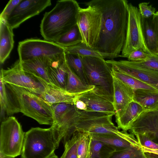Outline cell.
Returning a JSON list of instances; mask_svg holds the SVG:
<instances>
[{"mask_svg":"<svg viewBox=\"0 0 158 158\" xmlns=\"http://www.w3.org/2000/svg\"><path fill=\"white\" fill-rule=\"evenodd\" d=\"M8 99L6 114L21 112L40 124L52 125L53 111L50 106L39 95L23 88L5 84Z\"/></svg>","mask_w":158,"mask_h":158,"instance_id":"2","label":"cell"},{"mask_svg":"<svg viewBox=\"0 0 158 158\" xmlns=\"http://www.w3.org/2000/svg\"><path fill=\"white\" fill-rule=\"evenodd\" d=\"M60 142L52 127H32L25 132L21 158H48Z\"/></svg>","mask_w":158,"mask_h":158,"instance_id":"6","label":"cell"},{"mask_svg":"<svg viewBox=\"0 0 158 158\" xmlns=\"http://www.w3.org/2000/svg\"><path fill=\"white\" fill-rule=\"evenodd\" d=\"M141 146L152 149H158V144L155 143L148 137L142 135H135Z\"/></svg>","mask_w":158,"mask_h":158,"instance_id":"40","label":"cell"},{"mask_svg":"<svg viewBox=\"0 0 158 158\" xmlns=\"http://www.w3.org/2000/svg\"><path fill=\"white\" fill-rule=\"evenodd\" d=\"M48 72L53 84L57 89L66 91L68 73L65 56L61 59L52 61Z\"/></svg>","mask_w":158,"mask_h":158,"instance_id":"21","label":"cell"},{"mask_svg":"<svg viewBox=\"0 0 158 158\" xmlns=\"http://www.w3.org/2000/svg\"><path fill=\"white\" fill-rule=\"evenodd\" d=\"M52 61L46 57L41 56L21 62L26 72L40 81H43L52 87L57 89L50 81L48 74V68Z\"/></svg>","mask_w":158,"mask_h":158,"instance_id":"16","label":"cell"},{"mask_svg":"<svg viewBox=\"0 0 158 158\" xmlns=\"http://www.w3.org/2000/svg\"><path fill=\"white\" fill-rule=\"evenodd\" d=\"M155 15L156 16V18H157V27H158V11L155 13Z\"/></svg>","mask_w":158,"mask_h":158,"instance_id":"46","label":"cell"},{"mask_svg":"<svg viewBox=\"0 0 158 158\" xmlns=\"http://www.w3.org/2000/svg\"><path fill=\"white\" fill-rule=\"evenodd\" d=\"M152 55L148 54L141 49H139L132 52L127 57L128 60L133 62L145 60Z\"/></svg>","mask_w":158,"mask_h":158,"instance_id":"38","label":"cell"},{"mask_svg":"<svg viewBox=\"0 0 158 158\" xmlns=\"http://www.w3.org/2000/svg\"><path fill=\"white\" fill-rule=\"evenodd\" d=\"M143 108L134 101L128 105L122 115L116 119L118 129L127 131L133 121L144 111Z\"/></svg>","mask_w":158,"mask_h":158,"instance_id":"24","label":"cell"},{"mask_svg":"<svg viewBox=\"0 0 158 158\" xmlns=\"http://www.w3.org/2000/svg\"><path fill=\"white\" fill-rule=\"evenodd\" d=\"M50 0H22L7 17L6 21L13 29L39 15L51 5Z\"/></svg>","mask_w":158,"mask_h":158,"instance_id":"13","label":"cell"},{"mask_svg":"<svg viewBox=\"0 0 158 158\" xmlns=\"http://www.w3.org/2000/svg\"><path fill=\"white\" fill-rule=\"evenodd\" d=\"M147 158H158V156L150 153H145Z\"/></svg>","mask_w":158,"mask_h":158,"instance_id":"43","label":"cell"},{"mask_svg":"<svg viewBox=\"0 0 158 158\" xmlns=\"http://www.w3.org/2000/svg\"><path fill=\"white\" fill-rule=\"evenodd\" d=\"M111 69L112 75L114 77L129 86L134 90L138 89L157 90L134 77L120 72L112 68Z\"/></svg>","mask_w":158,"mask_h":158,"instance_id":"29","label":"cell"},{"mask_svg":"<svg viewBox=\"0 0 158 158\" xmlns=\"http://www.w3.org/2000/svg\"><path fill=\"white\" fill-rule=\"evenodd\" d=\"M0 158H15V157L0 154Z\"/></svg>","mask_w":158,"mask_h":158,"instance_id":"44","label":"cell"},{"mask_svg":"<svg viewBox=\"0 0 158 158\" xmlns=\"http://www.w3.org/2000/svg\"><path fill=\"white\" fill-rule=\"evenodd\" d=\"M45 89L39 95L43 100L50 106L64 103L74 104L76 96L66 91L52 87L43 81Z\"/></svg>","mask_w":158,"mask_h":158,"instance_id":"20","label":"cell"},{"mask_svg":"<svg viewBox=\"0 0 158 158\" xmlns=\"http://www.w3.org/2000/svg\"><path fill=\"white\" fill-rule=\"evenodd\" d=\"M91 150L92 158H109L116 151L109 145L92 138Z\"/></svg>","mask_w":158,"mask_h":158,"instance_id":"31","label":"cell"},{"mask_svg":"<svg viewBox=\"0 0 158 158\" xmlns=\"http://www.w3.org/2000/svg\"><path fill=\"white\" fill-rule=\"evenodd\" d=\"M66 64L68 73L66 87V92L77 96L94 89V86L84 83L72 70L66 62Z\"/></svg>","mask_w":158,"mask_h":158,"instance_id":"26","label":"cell"},{"mask_svg":"<svg viewBox=\"0 0 158 158\" xmlns=\"http://www.w3.org/2000/svg\"><path fill=\"white\" fill-rule=\"evenodd\" d=\"M3 82L25 89L38 95L44 91L45 86L38 80L26 72L18 60L10 67L0 70Z\"/></svg>","mask_w":158,"mask_h":158,"instance_id":"12","label":"cell"},{"mask_svg":"<svg viewBox=\"0 0 158 158\" xmlns=\"http://www.w3.org/2000/svg\"><path fill=\"white\" fill-rule=\"evenodd\" d=\"M87 6L85 8H79L77 24L81 33L82 42L94 50L99 39L102 14L95 7Z\"/></svg>","mask_w":158,"mask_h":158,"instance_id":"9","label":"cell"},{"mask_svg":"<svg viewBox=\"0 0 158 158\" xmlns=\"http://www.w3.org/2000/svg\"><path fill=\"white\" fill-rule=\"evenodd\" d=\"M64 48L65 53L78 55L81 57L94 56L104 58L98 51L90 48L82 42L74 46Z\"/></svg>","mask_w":158,"mask_h":158,"instance_id":"32","label":"cell"},{"mask_svg":"<svg viewBox=\"0 0 158 158\" xmlns=\"http://www.w3.org/2000/svg\"><path fill=\"white\" fill-rule=\"evenodd\" d=\"M0 62L3 64L9 57L14 45L13 29L5 20L0 19Z\"/></svg>","mask_w":158,"mask_h":158,"instance_id":"22","label":"cell"},{"mask_svg":"<svg viewBox=\"0 0 158 158\" xmlns=\"http://www.w3.org/2000/svg\"><path fill=\"white\" fill-rule=\"evenodd\" d=\"M82 41L81 33L76 24L68 31L60 36L55 42L65 48L74 46Z\"/></svg>","mask_w":158,"mask_h":158,"instance_id":"27","label":"cell"},{"mask_svg":"<svg viewBox=\"0 0 158 158\" xmlns=\"http://www.w3.org/2000/svg\"><path fill=\"white\" fill-rule=\"evenodd\" d=\"M22 0H10L8 2L0 15V19L6 21L15 7Z\"/></svg>","mask_w":158,"mask_h":158,"instance_id":"39","label":"cell"},{"mask_svg":"<svg viewBox=\"0 0 158 158\" xmlns=\"http://www.w3.org/2000/svg\"><path fill=\"white\" fill-rule=\"evenodd\" d=\"M74 104L76 108L79 110L86 111L87 107L86 104L82 101L77 98L75 100Z\"/></svg>","mask_w":158,"mask_h":158,"instance_id":"41","label":"cell"},{"mask_svg":"<svg viewBox=\"0 0 158 158\" xmlns=\"http://www.w3.org/2000/svg\"><path fill=\"white\" fill-rule=\"evenodd\" d=\"M77 132L64 145V151L60 158H77Z\"/></svg>","mask_w":158,"mask_h":158,"instance_id":"34","label":"cell"},{"mask_svg":"<svg viewBox=\"0 0 158 158\" xmlns=\"http://www.w3.org/2000/svg\"><path fill=\"white\" fill-rule=\"evenodd\" d=\"M48 158H59L57 156L55 153H54L53 154H52Z\"/></svg>","mask_w":158,"mask_h":158,"instance_id":"45","label":"cell"},{"mask_svg":"<svg viewBox=\"0 0 158 158\" xmlns=\"http://www.w3.org/2000/svg\"><path fill=\"white\" fill-rule=\"evenodd\" d=\"M133 100L140 104L145 110H158V90H135Z\"/></svg>","mask_w":158,"mask_h":158,"instance_id":"25","label":"cell"},{"mask_svg":"<svg viewBox=\"0 0 158 158\" xmlns=\"http://www.w3.org/2000/svg\"><path fill=\"white\" fill-rule=\"evenodd\" d=\"M143 34L146 47L152 55L158 54V29L155 15L146 19L141 17Z\"/></svg>","mask_w":158,"mask_h":158,"instance_id":"19","label":"cell"},{"mask_svg":"<svg viewBox=\"0 0 158 158\" xmlns=\"http://www.w3.org/2000/svg\"><path fill=\"white\" fill-rule=\"evenodd\" d=\"M109 158H147L141 147H132L115 151Z\"/></svg>","mask_w":158,"mask_h":158,"instance_id":"33","label":"cell"},{"mask_svg":"<svg viewBox=\"0 0 158 158\" xmlns=\"http://www.w3.org/2000/svg\"><path fill=\"white\" fill-rule=\"evenodd\" d=\"M25 132L16 118L10 116L2 121L0 154L15 157L22 153Z\"/></svg>","mask_w":158,"mask_h":158,"instance_id":"8","label":"cell"},{"mask_svg":"<svg viewBox=\"0 0 158 158\" xmlns=\"http://www.w3.org/2000/svg\"><path fill=\"white\" fill-rule=\"evenodd\" d=\"M53 123L51 125L60 142L64 145L75 132L74 125L77 109L74 104L62 103L52 105Z\"/></svg>","mask_w":158,"mask_h":158,"instance_id":"11","label":"cell"},{"mask_svg":"<svg viewBox=\"0 0 158 158\" xmlns=\"http://www.w3.org/2000/svg\"><path fill=\"white\" fill-rule=\"evenodd\" d=\"M18 52L21 62L41 56L55 61L65 56L63 47L55 42L38 39H28L19 42Z\"/></svg>","mask_w":158,"mask_h":158,"instance_id":"7","label":"cell"},{"mask_svg":"<svg viewBox=\"0 0 158 158\" xmlns=\"http://www.w3.org/2000/svg\"><path fill=\"white\" fill-rule=\"evenodd\" d=\"M132 62L138 66L158 71V54L152 55L145 60Z\"/></svg>","mask_w":158,"mask_h":158,"instance_id":"36","label":"cell"},{"mask_svg":"<svg viewBox=\"0 0 158 158\" xmlns=\"http://www.w3.org/2000/svg\"><path fill=\"white\" fill-rule=\"evenodd\" d=\"M0 103L1 106V120L5 119L4 116L8 105V99L5 83L3 81L2 75L0 74Z\"/></svg>","mask_w":158,"mask_h":158,"instance_id":"35","label":"cell"},{"mask_svg":"<svg viewBox=\"0 0 158 158\" xmlns=\"http://www.w3.org/2000/svg\"><path fill=\"white\" fill-rule=\"evenodd\" d=\"M141 148L145 153L152 154L158 156V149H152L141 146Z\"/></svg>","mask_w":158,"mask_h":158,"instance_id":"42","label":"cell"},{"mask_svg":"<svg viewBox=\"0 0 158 158\" xmlns=\"http://www.w3.org/2000/svg\"><path fill=\"white\" fill-rule=\"evenodd\" d=\"M97 8L102 14L99 40L94 50L105 58L120 56L125 43L128 16L126 0H92L85 2Z\"/></svg>","mask_w":158,"mask_h":158,"instance_id":"1","label":"cell"},{"mask_svg":"<svg viewBox=\"0 0 158 158\" xmlns=\"http://www.w3.org/2000/svg\"><path fill=\"white\" fill-rule=\"evenodd\" d=\"M113 89V104L116 119L122 115L128 104L134 101V90L114 77Z\"/></svg>","mask_w":158,"mask_h":158,"instance_id":"17","label":"cell"},{"mask_svg":"<svg viewBox=\"0 0 158 158\" xmlns=\"http://www.w3.org/2000/svg\"><path fill=\"white\" fill-rule=\"evenodd\" d=\"M110 67L154 87L158 90V71L138 66L128 60H106Z\"/></svg>","mask_w":158,"mask_h":158,"instance_id":"14","label":"cell"},{"mask_svg":"<svg viewBox=\"0 0 158 158\" xmlns=\"http://www.w3.org/2000/svg\"><path fill=\"white\" fill-rule=\"evenodd\" d=\"M80 7L74 0L56 2L50 11L44 14L40 25V31L44 40L55 42L62 35L77 24Z\"/></svg>","mask_w":158,"mask_h":158,"instance_id":"3","label":"cell"},{"mask_svg":"<svg viewBox=\"0 0 158 158\" xmlns=\"http://www.w3.org/2000/svg\"><path fill=\"white\" fill-rule=\"evenodd\" d=\"M65 58L67 64L72 70L82 81L88 85L84 71L82 57L65 52Z\"/></svg>","mask_w":158,"mask_h":158,"instance_id":"30","label":"cell"},{"mask_svg":"<svg viewBox=\"0 0 158 158\" xmlns=\"http://www.w3.org/2000/svg\"><path fill=\"white\" fill-rule=\"evenodd\" d=\"M149 2H143L139 4V10L141 17L146 19L152 17L155 13L156 9Z\"/></svg>","mask_w":158,"mask_h":158,"instance_id":"37","label":"cell"},{"mask_svg":"<svg viewBox=\"0 0 158 158\" xmlns=\"http://www.w3.org/2000/svg\"><path fill=\"white\" fill-rule=\"evenodd\" d=\"M86 105L87 110L107 113H115L113 103L94 93L89 91L76 96Z\"/></svg>","mask_w":158,"mask_h":158,"instance_id":"18","label":"cell"},{"mask_svg":"<svg viewBox=\"0 0 158 158\" xmlns=\"http://www.w3.org/2000/svg\"><path fill=\"white\" fill-rule=\"evenodd\" d=\"M128 131L134 135L145 136L158 144V110H144L133 122Z\"/></svg>","mask_w":158,"mask_h":158,"instance_id":"15","label":"cell"},{"mask_svg":"<svg viewBox=\"0 0 158 158\" xmlns=\"http://www.w3.org/2000/svg\"><path fill=\"white\" fill-rule=\"evenodd\" d=\"M92 139L106 144L116 151L132 147H141L137 139H130L114 135L89 134Z\"/></svg>","mask_w":158,"mask_h":158,"instance_id":"23","label":"cell"},{"mask_svg":"<svg viewBox=\"0 0 158 158\" xmlns=\"http://www.w3.org/2000/svg\"><path fill=\"white\" fill-rule=\"evenodd\" d=\"M77 136V158H92L91 150L92 138L89 133L76 131Z\"/></svg>","mask_w":158,"mask_h":158,"instance_id":"28","label":"cell"},{"mask_svg":"<svg viewBox=\"0 0 158 158\" xmlns=\"http://www.w3.org/2000/svg\"><path fill=\"white\" fill-rule=\"evenodd\" d=\"M115 115L114 113L77 110L74 122L75 131L114 135L130 139H135L133 134L119 130L112 121V117Z\"/></svg>","mask_w":158,"mask_h":158,"instance_id":"4","label":"cell"},{"mask_svg":"<svg viewBox=\"0 0 158 158\" xmlns=\"http://www.w3.org/2000/svg\"><path fill=\"white\" fill-rule=\"evenodd\" d=\"M139 49L152 55L145 43L142 27L141 16L139 9L130 3L128 4L126 39L120 56L127 58L132 52Z\"/></svg>","mask_w":158,"mask_h":158,"instance_id":"10","label":"cell"},{"mask_svg":"<svg viewBox=\"0 0 158 158\" xmlns=\"http://www.w3.org/2000/svg\"><path fill=\"white\" fill-rule=\"evenodd\" d=\"M88 85L93 86L95 94L113 103V76L110 66L104 58L94 56L82 57Z\"/></svg>","mask_w":158,"mask_h":158,"instance_id":"5","label":"cell"}]
</instances>
